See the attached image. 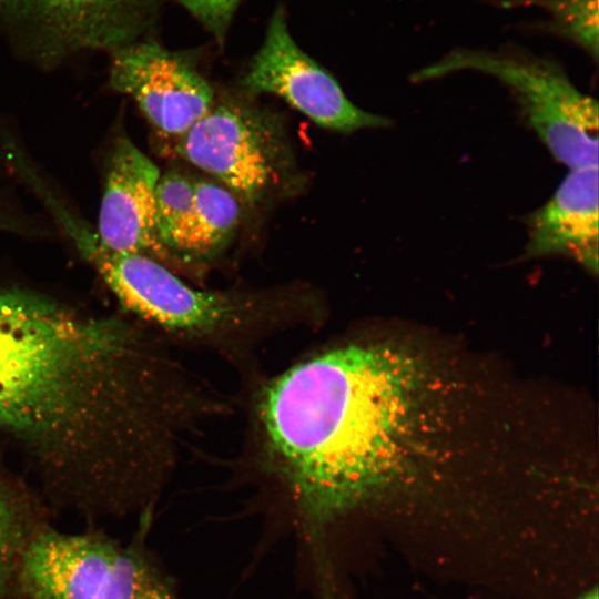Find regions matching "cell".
<instances>
[{"instance_id":"cell-2","label":"cell","mask_w":599,"mask_h":599,"mask_svg":"<svg viewBox=\"0 0 599 599\" xmlns=\"http://www.w3.org/2000/svg\"><path fill=\"white\" fill-rule=\"evenodd\" d=\"M414 358L343 343L267 380L253 399V459L298 511L324 525L382 499L419 422Z\"/></svg>"},{"instance_id":"cell-10","label":"cell","mask_w":599,"mask_h":599,"mask_svg":"<svg viewBox=\"0 0 599 599\" xmlns=\"http://www.w3.org/2000/svg\"><path fill=\"white\" fill-rule=\"evenodd\" d=\"M158 166L128 138L111 154L97 234L110 250L167 260L156 225Z\"/></svg>"},{"instance_id":"cell-14","label":"cell","mask_w":599,"mask_h":599,"mask_svg":"<svg viewBox=\"0 0 599 599\" xmlns=\"http://www.w3.org/2000/svg\"><path fill=\"white\" fill-rule=\"evenodd\" d=\"M542 9L555 33L598 60V0H525Z\"/></svg>"},{"instance_id":"cell-16","label":"cell","mask_w":599,"mask_h":599,"mask_svg":"<svg viewBox=\"0 0 599 599\" xmlns=\"http://www.w3.org/2000/svg\"><path fill=\"white\" fill-rule=\"evenodd\" d=\"M215 39L223 41L241 0H177Z\"/></svg>"},{"instance_id":"cell-17","label":"cell","mask_w":599,"mask_h":599,"mask_svg":"<svg viewBox=\"0 0 599 599\" xmlns=\"http://www.w3.org/2000/svg\"><path fill=\"white\" fill-rule=\"evenodd\" d=\"M571 599H599L597 587L585 590Z\"/></svg>"},{"instance_id":"cell-1","label":"cell","mask_w":599,"mask_h":599,"mask_svg":"<svg viewBox=\"0 0 599 599\" xmlns=\"http://www.w3.org/2000/svg\"><path fill=\"white\" fill-rule=\"evenodd\" d=\"M227 412L146 327L0 285V430L55 504L93 518L146 506L186 436Z\"/></svg>"},{"instance_id":"cell-9","label":"cell","mask_w":599,"mask_h":599,"mask_svg":"<svg viewBox=\"0 0 599 599\" xmlns=\"http://www.w3.org/2000/svg\"><path fill=\"white\" fill-rule=\"evenodd\" d=\"M111 52V87L134 99L164 135L180 136L214 103L211 85L181 53L154 41Z\"/></svg>"},{"instance_id":"cell-5","label":"cell","mask_w":599,"mask_h":599,"mask_svg":"<svg viewBox=\"0 0 599 599\" xmlns=\"http://www.w3.org/2000/svg\"><path fill=\"white\" fill-rule=\"evenodd\" d=\"M21 579L29 599H173L138 544L50 524L29 542Z\"/></svg>"},{"instance_id":"cell-6","label":"cell","mask_w":599,"mask_h":599,"mask_svg":"<svg viewBox=\"0 0 599 599\" xmlns=\"http://www.w3.org/2000/svg\"><path fill=\"white\" fill-rule=\"evenodd\" d=\"M175 152L251 205L278 193L292 173L280 121L240 101L214 102L177 136Z\"/></svg>"},{"instance_id":"cell-7","label":"cell","mask_w":599,"mask_h":599,"mask_svg":"<svg viewBox=\"0 0 599 599\" xmlns=\"http://www.w3.org/2000/svg\"><path fill=\"white\" fill-rule=\"evenodd\" d=\"M250 93L281 97L324 129L352 133L387 128L392 120L356 106L338 82L294 41L282 8H277L264 41L242 81Z\"/></svg>"},{"instance_id":"cell-13","label":"cell","mask_w":599,"mask_h":599,"mask_svg":"<svg viewBox=\"0 0 599 599\" xmlns=\"http://www.w3.org/2000/svg\"><path fill=\"white\" fill-rule=\"evenodd\" d=\"M47 525L43 505L0 474V599H29L21 579L22 559L31 539Z\"/></svg>"},{"instance_id":"cell-4","label":"cell","mask_w":599,"mask_h":599,"mask_svg":"<svg viewBox=\"0 0 599 599\" xmlns=\"http://www.w3.org/2000/svg\"><path fill=\"white\" fill-rule=\"evenodd\" d=\"M461 71L494 77L515 98L529 129L569 169L598 164V104L546 58L519 50L455 49L412 74L426 82Z\"/></svg>"},{"instance_id":"cell-12","label":"cell","mask_w":599,"mask_h":599,"mask_svg":"<svg viewBox=\"0 0 599 599\" xmlns=\"http://www.w3.org/2000/svg\"><path fill=\"white\" fill-rule=\"evenodd\" d=\"M238 199L221 183L194 181L193 207L173 250V256L190 264L214 260L238 226Z\"/></svg>"},{"instance_id":"cell-15","label":"cell","mask_w":599,"mask_h":599,"mask_svg":"<svg viewBox=\"0 0 599 599\" xmlns=\"http://www.w3.org/2000/svg\"><path fill=\"white\" fill-rule=\"evenodd\" d=\"M194 181L175 171L160 175L158 181V234L170 256H173V250L193 207Z\"/></svg>"},{"instance_id":"cell-11","label":"cell","mask_w":599,"mask_h":599,"mask_svg":"<svg viewBox=\"0 0 599 599\" xmlns=\"http://www.w3.org/2000/svg\"><path fill=\"white\" fill-rule=\"evenodd\" d=\"M524 257L565 256L598 273V164L570 169L551 197L525 217Z\"/></svg>"},{"instance_id":"cell-8","label":"cell","mask_w":599,"mask_h":599,"mask_svg":"<svg viewBox=\"0 0 599 599\" xmlns=\"http://www.w3.org/2000/svg\"><path fill=\"white\" fill-rule=\"evenodd\" d=\"M151 0H0V16L42 60L135 42Z\"/></svg>"},{"instance_id":"cell-3","label":"cell","mask_w":599,"mask_h":599,"mask_svg":"<svg viewBox=\"0 0 599 599\" xmlns=\"http://www.w3.org/2000/svg\"><path fill=\"white\" fill-rule=\"evenodd\" d=\"M69 236L130 312L184 344L234 362L273 333L324 317L314 300L297 293L194 288L152 257L110 250L83 223Z\"/></svg>"}]
</instances>
